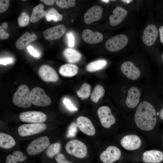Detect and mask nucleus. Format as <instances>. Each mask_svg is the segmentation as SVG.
Returning <instances> with one entry per match:
<instances>
[{
  "label": "nucleus",
  "instance_id": "nucleus-48",
  "mask_svg": "<svg viewBox=\"0 0 163 163\" xmlns=\"http://www.w3.org/2000/svg\"><path fill=\"white\" fill-rule=\"evenodd\" d=\"M159 113L158 112L157 113V115H159Z\"/></svg>",
  "mask_w": 163,
  "mask_h": 163
},
{
  "label": "nucleus",
  "instance_id": "nucleus-28",
  "mask_svg": "<svg viewBox=\"0 0 163 163\" xmlns=\"http://www.w3.org/2000/svg\"><path fill=\"white\" fill-rule=\"evenodd\" d=\"M27 158L25 156L21 151H14L12 155H9L6 158L5 163H17L24 161Z\"/></svg>",
  "mask_w": 163,
  "mask_h": 163
},
{
  "label": "nucleus",
  "instance_id": "nucleus-40",
  "mask_svg": "<svg viewBox=\"0 0 163 163\" xmlns=\"http://www.w3.org/2000/svg\"><path fill=\"white\" fill-rule=\"evenodd\" d=\"M67 36L69 46L70 47H73L75 44V38L73 35L72 33H69L68 34Z\"/></svg>",
  "mask_w": 163,
  "mask_h": 163
},
{
  "label": "nucleus",
  "instance_id": "nucleus-42",
  "mask_svg": "<svg viewBox=\"0 0 163 163\" xmlns=\"http://www.w3.org/2000/svg\"><path fill=\"white\" fill-rule=\"evenodd\" d=\"M40 1L44 3L45 5H53L56 1L54 0H40Z\"/></svg>",
  "mask_w": 163,
  "mask_h": 163
},
{
  "label": "nucleus",
  "instance_id": "nucleus-7",
  "mask_svg": "<svg viewBox=\"0 0 163 163\" xmlns=\"http://www.w3.org/2000/svg\"><path fill=\"white\" fill-rule=\"evenodd\" d=\"M50 145L49 139L48 137H41L30 143L27 147V152L29 155H36L43 151Z\"/></svg>",
  "mask_w": 163,
  "mask_h": 163
},
{
  "label": "nucleus",
  "instance_id": "nucleus-11",
  "mask_svg": "<svg viewBox=\"0 0 163 163\" xmlns=\"http://www.w3.org/2000/svg\"><path fill=\"white\" fill-rule=\"evenodd\" d=\"M120 143L121 146L125 149L133 151L140 148L142 141L138 136L130 134L124 136L121 139Z\"/></svg>",
  "mask_w": 163,
  "mask_h": 163
},
{
  "label": "nucleus",
  "instance_id": "nucleus-20",
  "mask_svg": "<svg viewBox=\"0 0 163 163\" xmlns=\"http://www.w3.org/2000/svg\"><path fill=\"white\" fill-rule=\"evenodd\" d=\"M141 95L140 90L136 87H132L128 92L126 103L127 106L130 108L136 107L139 102Z\"/></svg>",
  "mask_w": 163,
  "mask_h": 163
},
{
  "label": "nucleus",
  "instance_id": "nucleus-18",
  "mask_svg": "<svg viewBox=\"0 0 163 163\" xmlns=\"http://www.w3.org/2000/svg\"><path fill=\"white\" fill-rule=\"evenodd\" d=\"M142 160L145 163H159L163 160V153L156 150L146 151L142 154Z\"/></svg>",
  "mask_w": 163,
  "mask_h": 163
},
{
  "label": "nucleus",
  "instance_id": "nucleus-1",
  "mask_svg": "<svg viewBox=\"0 0 163 163\" xmlns=\"http://www.w3.org/2000/svg\"><path fill=\"white\" fill-rule=\"evenodd\" d=\"M134 120L137 126L141 130L152 129L157 123L156 111L153 105L146 101L141 102L136 108Z\"/></svg>",
  "mask_w": 163,
  "mask_h": 163
},
{
  "label": "nucleus",
  "instance_id": "nucleus-15",
  "mask_svg": "<svg viewBox=\"0 0 163 163\" xmlns=\"http://www.w3.org/2000/svg\"><path fill=\"white\" fill-rule=\"evenodd\" d=\"M76 124L79 129L87 135L93 136L95 133V129L92 122L86 117L80 116L78 117Z\"/></svg>",
  "mask_w": 163,
  "mask_h": 163
},
{
  "label": "nucleus",
  "instance_id": "nucleus-36",
  "mask_svg": "<svg viewBox=\"0 0 163 163\" xmlns=\"http://www.w3.org/2000/svg\"><path fill=\"white\" fill-rule=\"evenodd\" d=\"M63 103L67 108L71 111H76L78 109L72 103L70 100L65 98L63 101Z\"/></svg>",
  "mask_w": 163,
  "mask_h": 163
},
{
  "label": "nucleus",
  "instance_id": "nucleus-12",
  "mask_svg": "<svg viewBox=\"0 0 163 163\" xmlns=\"http://www.w3.org/2000/svg\"><path fill=\"white\" fill-rule=\"evenodd\" d=\"M38 73L41 79L45 82H56L59 79L58 75L56 71L47 65L41 66L38 70Z\"/></svg>",
  "mask_w": 163,
  "mask_h": 163
},
{
  "label": "nucleus",
  "instance_id": "nucleus-17",
  "mask_svg": "<svg viewBox=\"0 0 163 163\" xmlns=\"http://www.w3.org/2000/svg\"><path fill=\"white\" fill-rule=\"evenodd\" d=\"M103 10L99 5H94L89 8L85 14L84 18L85 23L89 24L99 20L102 17Z\"/></svg>",
  "mask_w": 163,
  "mask_h": 163
},
{
  "label": "nucleus",
  "instance_id": "nucleus-25",
  "mask_svg": "<svg viewBox=\"0 0 163 163\" xmlns=\"http://www.w3.org/2000/svg\"><path fill=\"white\" fill-rule=\"evenodd\" d=\"M16 142L12 137L5 133H0V147L8 149L14 146Z\"/></svg>",
  "mask_w": 163,
  "mask_h": 163
},
{
  "label": "nucleus",
  "instance_id": "nucleus-21",
  "mask_svg": "<svg viewBox=\"0 0 163 163\" xmlns=\"http://www.w3.org/2000/svg\"><path fill=\"white\" fill-rule=\"evenodd\" d=\"M113 14L109 17V23L112 26H115L123 21L127 15V11L121 7L118 6L113 9Z\"/></svg>",
  "mask_w": 163,
  "mask_h": 163
},
{
  "label": "nucleus",
  "instance_id": "nucleus-19",
  "mask_svg": "<svg viewBox=\"0 0 163 163\" xmlns=\"http://www.w3.org/2000/svg\"><path fill=\"white\" fill-rule=\"evenodd\" d=\"M82 37L85 42L90 44L99 43L103 40V35L100 32H94L88 29L83 30Z\"/></svg>",
  "mask_w": 163,
  "mask_h": 163
},
{
  "label": "nucleus",
  "instance_id": "nucleus-16",
  "mask_svg": "<svg viewBox=\"0 0 163 163\" xmlns=\"http://www.w3.org/2000/svg\"><path fill=\"white\" fill-rule=\"evenodd\" d=\"M66 30L65 26L60 24L45 30L43 32V35L46 40H56L60 38Z\"/></svg>",
  "mask_w": 163,
  "mask_h": 163
},
{
  "label": "nucleus",
  "instance_id": "nucleus-45",
  "mask_svg": "<svg viewBox=\"0 0 163 163\" xmlns=\"http://www.w3.org/2000/svg\"><path fill=\"white\" fill-rule=\"evenodd\" d=\"M159 114L160 117L163 120V108L161 110Z\"/></svg>",
  "mask_w": 163,
  "mask_h": 163
},
{
  "label": "nucleus",
  "instance_id": "nucleus-3",
  "mask_svg": "<svg viewBox=\"0 0 163 163\" xmlns=\"http://www.w3.org/2000/svg\"><path fill=\"white\" fill-rule=\"evenodd\" d=\"M65 148L69 154L79 158L85 157L88 152L86 145L78 139H73L69 141L66 145Z\"/></svg>",
  "mask_w": 163,
  "mask_h": 163
},
{
  "label": "nucleus",
  "instance_id": "nucleus-44",
  "mask_svg": "<svg viewBox=\"0 0 163 163\" xmlns=\"http://www.w3.org/2000/svg\"><path fill=\"white\" fill-rule=\"evenodd\" d=\"M2 27L5 29H6L8 27V25L7 22H3L2 24Z\"/></svg>",
  "mask_w": 163,
  "mask_h": 163
},
{
  "label": "nucleus",
  "instance_id": "nucleus-50",
  "mask_svg": "<svg viewBox=\"0 0 163 163\" xmlns=\"http://www.w3.org/2000/svg\"></svg>",
  "mask_w": 163,
  "mask_h": 163
},
{
  "label": "nucleus",
  "instance_id": "nucleus-43",
  "mask_svg": "<svg viewBox=\"0 0 163 163\" xmlns=\"http://www.w3.org/2000/svg\"><path fill=\"white\" fill-rule=\"evenodd\" d=\"M159 31L160 35V41L163 43V25L161 26L159 28Z\"/></svg>",
  "mask_w": 163,
  "mask_h": 163
},
{
  "label": "nucleus",
  "instance_id": "nucleus-8",
  "mask_svg": "<svg viewBox=\"0 0 163 163\" xmlns=\"http://www.w3.org/2000/svg\"><path fill=\"white\" fill-rule=\"evenodd\" d=\"M97 113L101 123L104 127L109 128L115 123V118L108 107H100L97 110Z\"/></svg>",
  "mask_w": 163,
  "mask_h": 163
},
{
  "label": "nucleus",
  "instance_id": "nucleus-34",
  "mask_svg": "<svg viewBox=\"0 0 163 163\" xmlns=\"http://www.w3.org/2000/svg\"><path fill=\"white\" fill-rule=\"evenodd\" d=\"M30 19L28 15L25 14H23L18 17V24L20 27H25L29 24Z\"/></svg>",
  "mask_w": 163,
  "mask_h": 163
},
{
  "label": "nucleus",
  "instance_id": "nucleus-6",
  "mask_svg": "<svg viewBox=\"0 0 163 163\" xmlns=\"http://www.w3.org/2000/svg\"><path fill=\"white\" fill-rule=\"evenodd\" d=\"M47 126L43 123H31L21 125L18 132L21 136H27L40 133L46 129Z\"/></svg>",
  "mask_w": 163,
  "mask_h": 163
},
{
  "label": "nucleus",
  "instance_id": "nucleus-5",
  "mask_svg": "<svg viewBox=\"0 0 163 163\" xmlns=\"http://www.w3.org/2000/svg\"><path fill=\"white\" fill-rule=\"evenodd\" d=\"M128 41L127 37L123 34L114 36L108 39L106 42L107 49L111 52L119 51L124 48Z\"/></svg>",
  "mask_w": 163,
  "mask_h": 163
},
{
  "label": "nucleus",
  "instance_id": "nucleus-32",
  "mask_svg": "<svg viewBox=\"0 0 163 163\" xmlns=\"http://www.w3.org/2000/svg\"><path fill=\"white\" fill-rule=\"evenodd\" d=\"M46 18L48 21L53 20L56 22L61 21L62 19L63 16L62 14L59 13L55 8H51L47 12Z\"/></svg>",
  "mask_w": 163,
  "mask_h": 163
},
{
  "label": "nucleus",
  "instance_id": "nucleus-31",
  "mask_svg": "<svg viewBox=\"0 0 163 163\" xmlns=\"http://www.w3.org/2000/svg\"><path fill=\"white\" fill-rule=\"evenodd\" d=\"M60 144L58 142L52 144L48 147L46 151V155L49 158H52L59 153L61 149Z\"/></svg>",
  "mask_w": 163,
  "mask_h": 163
},
{
  "label": "nucleus",
  "instance_id": "nucleus-47",
  "mask_svg": "<svg viewBox=\"0 0 163 163\" xmlns=\"http://www.w3.org/2000/svg\"><path fill=\"white\" fill-rule=\"evenodd\" d=\"M101 1L105 2V3H108V2L109 0H101Z\"/></svg>",
  "mask_w": 163,
  "mask_h": 163
},
{
  "label": "nucleus",
  "instance_id": "nucleus-39",
  "mask_svg": "<svg viewBox=\"0 0 163 163\" xmlns=\"http://www.w3.org/2000/svg\"><path fill=\"white\" fill-rule=\"evenodd\" d=\"M28 52L30 55L35 57H39L40 56L39 53L31 46H30L27 47Z\"/></svg>",
  "mask_w": 163,
  "mask_h": 163
},
{
  "label": "nucleus",
  "instance_id": "nucleus-37",
  "mask_svg": "<svg viewBox=\"0 0 163 163\" xmlns=\"http://www.w3.org/2000/svg\"><path fill=\"white\" fill-rule=\"evenodd\" d=\"M55 159L58 163H72L68 160L62 153H59L55 157Z\"/></svg>",
  "mask_w": 163,
  "mask_h": 163
},
{
  "label": "nucleus",
  "instance_id": "nucleus-49",
  "mask_svg": "<svg viewBox=\"0 0 163 163\" xmlns=\"http://www.w3.org/2000/svg\"><path fill=\"white\" fill-rule=\"evenodd\" d=\"M162 59H163V53L162 55Z\"/></svg>",
  "mask_w": 163,
  "mask_h": 163
},
{
  "label": "nucleus",
  "instance_id": "nucleus-27",
  "mask_svg": "<svg viewBox=\"0 0 163 163\" xmlns=\"http://www.w3.org/2000/svg\"><path fill=\"white\" fill-rule=\"evenodd\" d=\"M107 64L106 60L99 59L90 63L87 66L86 69L88 72H94L102 69L106 66Z\"/></svg>",
  "mask_w": 163,
  "mask_h": 163
},
{
  "label": "nucleus",
  "instance_id": "nucleus-24",
  "mask_svg": "<svg viewBox=\"0 0 163 163\" xmlns=\"http://www.w3.org/2000/svg\"><path fill=\"white\" fill-rule=\"evenodd\" d=\"M78 68L72 64H66L62 66L59 69V72L61 75L66 77H72L78 73Z\"/></svg>",
  "mask_w": 163,
  "mask_h": 163
},
{
  "label": "nucleus",
  "instance_id": "nucleus-26",
  "mask_svg": "<svg viewBox=\"0 0 163 163\" xmlns=\"http://www.w3.org/2000/svg\"><path fill=\"white\" fill-rule=\"evenodd\" d=\"M44 6L41 4H38L33 8L30 17V21L35 23L43 17L45 14L43 10Z\"/></svg>",
  "mask_w": 163,
  "mask_h": 163
},
{
  "label": "nucleus",
  "instance_id": "nucleus-41",
  "mask_svg": "<svg viewBox=\"0 0 163 163\" xmlns=\"http://www.w3.org/2000/svg\"><path fill=\"white\" fill-rule=\"evenodd\" d=\"M12 59L11 58L2 59H0V64L6 65L7 64L12 63Z\"/></svg>",
  "mask_w": 163,
  "mask_h": 163
},
{
  "label": "nucleus",
  "instance_id": "nucleus-2",
  "mask_svg": "<svg viewBox=\"0 0 163 163\" xmlns=\"http://www.w3.org/2000/svg\"><path fill=\"white\" fill-rule=\"evenodd\" d=\"M30 91L28 87L25 84L20 85L13 97V102L17 106L24 108L30 107L32 103L30 99Z\"/></svg>",
  "mask_w": 163,
  "mask_h": 163
},
{
  "label": "nucleus",
  "instance_id": "nucleus-23",
  "mask_svg": "<svg viewBox=\"0 0 163 163\" xmlns=\"http://www.w3.org/2000/svg\"><path fill=\"white\" fill-rule=\"evenodd\" d=\"M63 55L67 61L71 63L77 62L82 58V55L79 52L70 48L65 49L63 51Z\"/></svg>",
  "mask_w": 163,
  "mask_h": 163
},
{
  "label": "nucleus",
  "instance_id": "nucleus-33",
  "mask_svg": "<svg viewBox=\"0 0 163 163\" xmlns=\"http://www.w3.org/2000/svg\"><path fill=\"white\" fill-rule=\"evenodd\" d=\"M56 2L57 5L62 8L73 7L75 5V0H57Z\"/></svg>",
  "mask_w": 163,
  "mask_h": 163
},
{
  "label": "nucleus",
  "instance_id": "nucleus-9",
  "mask_svg": "<svg viewBox=\"0 0 163 163\" xmlns=\"http://www.w3.org/2000/svg\"><path fill=\"white\" fill-rule=\"evenodd\" d=\"M19 118L22 121L32 123H42L47 119L46 115L40 111H30L21 113Z\"/></svg>",
  "mask_w": 163,
  "mask_h": 163
},
{
  "label": "nucleus",
  "instance_id": "nucleus-29",
  "mask_svg": "<svg viewBox=\"0 0 163 163\" xmlns=\"http://www.w3.org/2000/svg\"><path fill=\"white\" fill-rule=\"evenodd\" d=\"M105 90L103 87L100 85H97L94 88L91 95V101L94 103H97L99 99L104 95Z\"/></svg>",
  "mask_w": 163,
  "mask_h": 163
},
{
  "label": "nucleus",
  "instance_id": "nucleus-10",
  "mask_svg": "<svg viewBox=\"0 0 163 163\" xmlns=\"http://www.w3.org/2000/svg\"><path fill=\"white\" fill-rule=\"evenodd\" d=\"M120 150L116 146L110 145L100 154V158L104 163H113L121 157Z\"/></svg>",
  "mask_w": 163,
  "mask_h": 163
},
{
  "label": "nucleus",
  "instance_id": "nucleus-30",
  "mask_svg": "<svg viewBox=\"0 0 163 163\" xmlns=\"http://www.w3.org/2000/svg\"><path fill=\"white\" fill-rule=\"evenodd\" d=\"M91 88V85L86 83H84L80 89L76 92L78 97L81 99H85L88 98L90 96Z\"/></svg>",
  "mask_w": 163,
  "mask_h": 163
},
{
  "label": "nucleus",
  "instance_id": "nucleus-14",
  "mask_svg": "<svg viewBox=\"0 0 163 163\" xmlns=\"http://www.w3.org/2000/svg\"><path fill=\"white\" fill-rule=\"evenodd\" d=\"M121 70L123 74L128 78L135 80L138 79L140 75V72L132 62L126 61L121 66Z\"/></svg>",
  "mask_w": 163,
  "mask_h": 163
},
{
  "label": "nucleus",
  "instance_id": "nucleus-4",
  "mask_svg": "<svg viewBox=\"0 0 163 163\" xmlns=\"http://www.w3.org/2000/svg\"><path fill=\"white\" fill-rule=\"evenodd\" d=\"M30 97L32 104L36 106H46L50 105L51 103L50 97L40 87L34 88L30 91Z\"/></svg>",
  "mask_w": 163,
  "mask_h": 163
},
{
  "label": "nucleus",
  "instance_id": "nucleus-35",
  "mask_svg": "<svg viewBox=\"0 0 163 163\" xmlns=\"http://www.w3.org/2000/svg\"><path fill=\"white\" fill-rule=\"evenodd\" d=\"M10 3L9 0H0V13H2L5 11L9 7Z\"/></svg>",
  "mask_w": 163,
  "mask_h": 163
},
{
  "label": "nucleus",
  "instance_id": "nucleus-13",
  "mask_svg": "<svg viewBox=\"0 0 163 163\" xmlns=\"http://www.w3.org/2000/svg\"><path fill=\"white\" fill-rule=\"evenodd\" d=\"M158 34L156 26L154 24L148 25L145 29L142 35V40L146 45L150 46L155 43Z\"/></svg>",
  "mask_w": 163,
  "mask_h": 163
},
{
  "label": "nucleus",
  "instance_id": "nucleus-38",
  "mask_svg": "<svg viewBox=\"0 0 163 163\" xmlns=\"http://www.w3.org/2000/svg\"><path fill=\"white\" fill-rule=\"evenodd\" d=\"M10 35L7 32L5 31L2 26H0V39L5 40L8 38Z\"/></svg>",
  "mask_w": 163,
  "mask_h": 163
},
{
  "label": "nucleus",
  "instance_id": "nucleus-22",
  "mask_svg": "<svg viewBox=\"0 0 163 163\" xmlns=\"http://www.w3.org/2000/svg\"><path fill=\"white\" fill-rule=\"evenodd\" d=\"M37 36L35 34L27 32L24 33L16 41L15 46L20 50H23L28 44L35 40Z\"/></svg>",
  "mask_w": 163,
  "mask_h": 163
},
{
  "label": "nucleus",
  "instance_id": "nucleus-46",
  "mask_svg": "<svg viewBox=\"0 0 163 163\" xmlns=\"http://www.w3.org/2000/svg\"><path fill=\"white\" fill-rule=\"evenodd\" d=\"M122 1H123V2H126V3H130V2H132V0H122Z\"/></svg>",
  "mask_w": 163,
  "mask_h": 163
}]
</instances>
